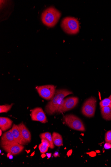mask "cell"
<instances>
[{
    "label": "cell",
    "mask_w": 111,
    "mask_h": 167,
    "mask_svg": "<svg viewBox=\"0 0 111 167\" xmlns=\"http://www.w3.org/2000/svg\"><path fill=\"white\" fill-rule=\"evenodd\" d=\"M72 94V92L67 89L56 90L54 96L46 106L45 110L47 113L49 115H53L57 113L58 109L64 98L68 95Z\"/></svg>",
    "instance_id": "1"
},
{
    "label": "cell",
    "mask_w": 111,
    "mask_h": 167,
    "mask_svg": "<svg viewBox=\"0 0 111 167\" xmlns=\"http://www.w3.org/2000/svg\"><path fill=\"white\" fill-rule=\"evenodd\" d=\"M56 86L53 85H47L36 87L40 96L46 100H51L55 94Z\"/></svg>",
    "instance_id": "6"
},
{
    "label": "cell",
    "mask_w": 111,
    "mask_h": 167,
    "mask_svg": "<svg viewBox=\"0 0 111 167\" xmlns=\"http://www.w3.org/2000/svg\"><path fill=\"white\" fill-rule=\"evenodd\" d=\"M52 136L54 145L58 147L63 145V138L61 135L57 132H54Z\"/></svg>",
    "instance_id": "14"
},
{
    "label": "cell",
    "mask_w": 111,
    "mask_h": 167,
    "mask_svg": "<svg viewBox=\"0 0 111 167\" xmlns=\"http://www.w3.org/2000/svg\"><path fill=\"white\" fill-rule=\"evenodd\" d=\"M12 130L16 142L18 144L23 145L27 144V142L23 139L21 135L19 130L18 128L17 125L14 124L13 125Z\"/></svg>",
    "instance_id": "11"
},
{
    "label": "cell",
    "mask_w": 111,
    "mask_h": 167,
    "mask_svg": "<svg viewBox=\"0 0 111 167\" xmlns=\"http://www.w3.org/2000/svg\"><path fill=\"white\" fill-rule=\"evenodd\" d=\"M104 148L105 149H110L111 148V144L109 143H106L104 145Z\"/></svg>",
    "instance_id": "22"
},
{
    "label": "cell",
    "mask_w": 111,
    "mask_h": 167,
    "mask_svg": "<svg viewBox=\"0 0 111 167\" xmlns=\"http://www.w3.org/2000/svg\"><path fill=\"white\" fill-rule=\"evenodd\" d=\"M31 120L33 121L40 122L42 123L48 122L45 114L41 107H36L31 111L30 114Z\"/></svg>",
    "instance_id": "8"
},
{
    "label": "cell",
    "mask_w": 111,
    "mask_h": 167,
    "mask_svg": "<svg viewBox=\"0 0 111 167\" xmlns=\"http://www.w3.org/2000/svg\"><path fill=\"white\" fill-rule=\"evenodd\" d=\"M61 27L65 33L70 35L77 34L80 30V23L74 17H67L63 18Z\"/></svg>",
    "instance_id": "3"
},
{
    "label": "cell",
    "mask_w": 111,
    "mask_h": 167,
    "mask_svg": "<svg viewBox=\"0 0 111 167\" xmlns=\"http://www.w3.org/2000/svg\"><path fill=\"white\" fill-rule=\"evenodd\" d=\"M17 127L23 139L27 143L30 142L31 139V134L25 124L22 123H21L17 125Z\"/></svg>",
    "instance_id": "12"
},
{
    "label": "cell",
    "mask_w": 111,
    "mask_h": 167,
    "mask_svg": "<svg viewBox=\"0 0 111 167\" xmlns=\"http://www.w3.org/2000/svg\"><path fill=\"white\" fill-rule=\"evenodd\" d=\"M40 137L41 139H46L49 143L50 144V148L51 149H54L55 146L53 142L52 136L51 134L49 132H45L40 135Z\"/></svg>",
    "instance_id": "16"
},
{
    "label": "cell",
    "mask_w": 111,
    "mask_h": 167,
    "mask_svg": "<svg viewBox=\"0 0 111 167\" xmlns=\"http://www.w3.org/2000/svg\"><path fill=\"white\" fill-rule=\"evenodd\" d=\"M1 147L6 152L11 153L13 155L19 154L24 149L23 145L19 144L2 145Z\"/></svg>",
    "instance_id": "9"
},
{
    "label": "cell",
    "mask_w": 111,
    "mask_h": 167,
    "mask_svg": "<svg viewBox=\"0 0 111 167\" xmlns=\"http://www.w3.org/2000/svg\"><path fill=\"white\" fill-rule=\"evenodd\" d=\"M47 155L48 157L50 158L51 156V154H50V153H48L47 154Z\"/></svg>",
    "instance_id": "23"
},
{
    "label": "cell",
    "mask_w": 111,
    "mask_h": 167,
    "mask_svg": "<svg viewBox=\"0 0 111 167\" xmlns=\"http://www.w3.org/2000/svg\"><path fill=\"white\" fill-rule=\"evenodd\" d=\"M13 103L10 105H5L0 106V113H7L11 109Z\"/></svg>",
    "instance_id": "18"
},
{
    "label": "cell",
    "mask_w": 111,
    "mask_h": 167,
    "mask_svg": "<svg viewBox=\"0 0 111 167\" xmlns=\"http://www.w3.org/2000/svg\"><path fill=\"white\" fill-rule=\"evenodd\" d=\"M13 121L9 118H0V128L2 131H5L11 128Z\"/></svg>",
    "instance_id": "13"
},
{
    "label": "cell",
    "mask_w": 111,
    "mask_h": 167,
    "mask_svg": "<svg viewBox=\"0 0 111 167\" xmlns=\"http://www.w3.org/2000/svg\"><path fill=\"white\" fill-rule=\"evenodd\" d=\"M41 143L42 144L50 148V144L48 140L45 139H41Z\"/></svg>",
    "instance_id": "21"
},
{
    "label": "cell",
    "mask_w": 111,
    "mask_h": 167,
    "mask_svg": "<svg viewBox=\"0 0 111 167\" xmlns=\"http://www.w3.org/2000/svg\"><path fill=\"white\" fill-rule=\"evenodd\" d=\"M97 105V99L94 97H91L84 102L81 112L83 114L88 118H92L94 115Z\"/></svg>",
    "instance_id": "5"
},
{
    "label": "cell",
    "mask_w": 111,
    "mask_h": 167,
    "mask_svg": "<svg viewBox=\"0 0 111 167\" xmlns=\"http://www.w3.org/2000/svg\"><path fill=\"white\" fill-rule=\"evenodd\" d=\"M41 157L42 158H44V157H45V155L44 153H43L41 155Z\"/></svg>",
    "instance_id": "25"
},
{
    "label": "cell",
    "mask_w": 111,
    "mask_h": 167,
    "mask_svg": "<svg viewBox=\"0 0 111 167\" xmlns=\"http://www.w3.org/2000/svg\"><path fill=\"white\" fill-rule=\"evenodd\" d=\"M49 147L46 146L42 144V143L40 144L39 146V149L40 151V153L42 154L46 153L48 150Z\"/></svg>",
    "instance_id": "19"
},
{
    "label": "cell",
    "mask_w": 111,
    "mask_h": 167,
    "mask_svg": "<svg viewBox=\"0 0 111 167\" xmlns=\"http://www.w3.org/2000/svg\"><path fill=\"white\" fill-rule=\"evenodd\" d=\"M78 98L70 97L63 100L57 111V113H61L75 108L79 102Z\"/></svg>",
    "instance_id": "7"
},
{
    "label": "cell",
    "mask_w": 111,
    "mask_h": 167,
    "mask_svg": "<svg viewBox=\"0 0 111 167\" xmlns=\"http://www.w3.org/2000/svg\"><path fill=\"white\" fill-rule=\"evenodd\" d=\"M0 132H1V134H0V136H1V135L2 134V131L1 130V129H0Z\"/></svg>",
    "instance_id": "26"
},
{
    "label": "cell",
    "mask_w": 111,
    "mask_h": 167,
    "mask_svg": "<svg viewBox=\"0 0 111 167\" xmlns=\"http://www.w3.org/2000/svg\"><path fill=\"white\" fill-rule=\"evenodd\" d=\"M101 113L102 117L107 121L111 120V107H105L101 108Z\"/></svg>",
    "instance_id": "15"
},
{
    "label": "cell",
    "mask_w": 111,
    "mask_h": 167,
    "mask_svg": "<svg viewBox=\"0 0 111 167\" xmlns=\"http://www.w3.org/2000/svg\"><path fill=\"white\" fill-rule=\"evenodd\" d=\"M105 140L106 142L111 144V131H107L105 134Z\"/></svg>",
    "instance_id": "20"
},
{
    "label": "cell",
    "mask_w": 111,
    "mask_h": 167,
    "mask_svg": "<svg viewBox=\"0 0 111 167\" xmlns=\"http://www.w3.org/2000/svg\"><path fill=\"white\" fill-rule=\"evenodd\" d=\"M61 13L53 7L48 8L42 13L41 20L45 25L49 28L54 27L61 17Z\"/></svg>",
    "instance_id": "2"
},
{
    "label": "cell",
    "mask_w": 111,
    "mask_h": 167,
    "mask_svg": "<svg viewBox=\"0 0 111 167\" xmlns=\"http://www.w3.org/2000/svg\"><path fill=\"white\" fill-rule=\"evenodd\" d=\"M13 155L12 154L10 155L9 156V158L10 159H12L13 158Z\"/></svg>",
    "instance_id": "24"
},
{
    "label": "cell",
    "mask_w": 111,
    "mask_h": 167,
    "mask_svg": "<svg viewBox=\"0 0 111 167\" xmlns=\"http://www.w3.org/2000/svg\"><path fill=\"white\" fill-rule=\"evenodd\" d=\"M18 144L13 136L12 129L5 132L1 137V145H7Z\"/></svg>",
    "instance_id": "10"
},
{
    "label": "cell",
    "mask_w": 111,
    "mask_h": 167,
    "mask_svg": "<svg viewBox=\"0 0 111 167\" xmlns=\"http://www.w3.org/2000/svg\"><path fill=\"white\" fill-rule=\"evenodd\" d=\"M99 105L100 108L105 107H111V100L109 97L105 98L100 102Z\"/></svg>",
    "instance_id": "17"
},
{
    "label": "cell",
    "mask_w": 111,
    "mask_h": 167,
    "mask_svg": "<svg viewBox=\"0 0 111 167\" xmlns=\"http://www.w3.org/2000/svg\"><path fill=\"white\" fill-rule=\"evenodd\" d=\"M64 121L65 124L71 129L79 131H85V127L83 121L74 115H65L64 117Z\"/></svg>",
    "instance_id": "4"
},
{
    "label": "cell",
    "mask_w": 111,
    "mask_h": 167,
    "mask_svg": "<svg viewBox=\"0 0 111 167\" xmlns=\"http://www.w3.org/2000/svg\"><path fill=\"white\" fill-rule=\"evenodd\" d=\"M109 98H110V99H111V94L110 95V97H109Z\"/></svg>",
    "instance_id": "27"
}]
</instances>
